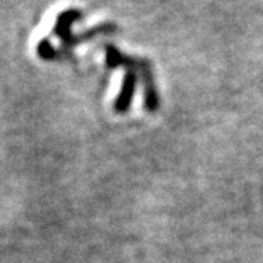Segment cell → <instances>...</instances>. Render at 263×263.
Returning <instances> with one entry per match:
<instances>
[{"mask_svg": "<svg viewBox=\"0 0 263 263\" xmlns=\"http://www.w3.org/2000/svg\"><path fill=\"white\" fill-rule=\"evenodd\" d=\"M105 61H107V65L110 68H117V66H129L131 68V66H136L134 63H138L136 58L122 54L116 46H112V44L105 46Z\"/></svg>", "mask_w": 263, "mask_h": 263, "instance_id": "277c9868", "label": "cell"}, {"mask_svg": "<svg viewBox=\"0 0 263 263\" xmlns=\"http://www.w3.org/2000/svg\"><path fill=\"white\" fill-rule=\"evenodd\" d=\"M80 17H82V12L78 9H66L58 15L53 32L60 37V41L63 43L65 46H70V44L77 43V39L71 34V26Z\"/></svg>", "mask_w": 263, "mask_h": 263, "instance_id": "6da1fadb", "label": "cell"}, {"mask_svg": "<svg viewBox=\"0 0 263 263\" xmlns=\"http://www.w3.org/2000/svg\"><path fill=\"white\" fill-rule=\"evenodd\" d=\"M36 51H37V57L41 58V60H53L54 57H57V49H54V46L51 44V39H48V37H43L41 41L37 43V48H36Z\"/></svg>", "mask_w": 263, "mask_h": 263, "instance_id": "5b68a950", "label": "cell"}, {"mask_svg": "<svg viewBox=\"0 0 263 263\" xmlns=\"http://www.w3.org/2000/svg\"><path fill=\"white\" fill-rule=\"evenodd\" d=\"M141 71H143V80H144V107L149 112H155L158 109V93H156V88H155V82H153V75H151V68L146 61H141Z\"/></svg>", "mask_w": 263, "mask_h": 263, "instance_id": "3957f363", "label": "cell"}, {"mask_svg": "<svg viewBox=\"0 0 263 263\" xmlns=\"http://www.w3.org/2000/svg\"><path fill=\"white\" fill-rule=\"evenodd\" d=\"M136 83H138V75L136 71L133 68H129L126 71L124 75V80H122V85H121V92L117 95L116 102H114V110L119 114H124L129 110V105H131V100L134 97V90H136Z\"/></svg>", "mask_w": 263, "mask_h": 263, "instance_id": "7a4b0ae2", "label": "cell"}]
</instances>
